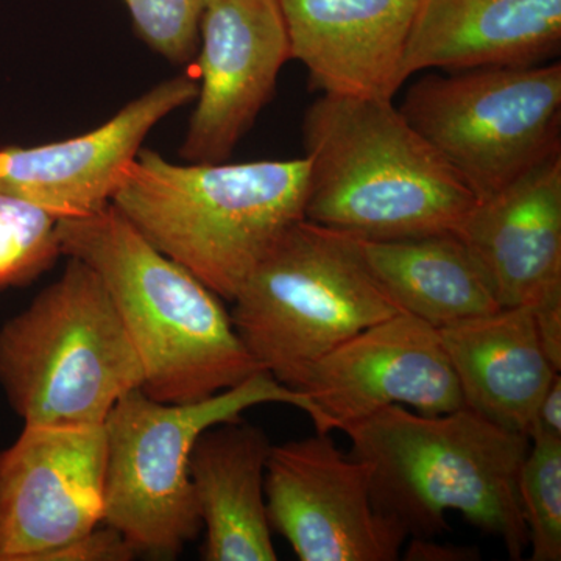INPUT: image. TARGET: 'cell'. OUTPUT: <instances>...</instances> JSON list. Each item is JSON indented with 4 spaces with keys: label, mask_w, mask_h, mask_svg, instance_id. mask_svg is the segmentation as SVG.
Listing matches in <instances>:
<instances>
[{
    "label": "cell",
    "mask_w": 561,
    "mask_h": 561,
    "mask_svg": "<svg viewBox=\"0 0 561 561\" xmlns=\"http://www.w3.org/2000/svg\"><path fill=\"white\" fill-rule=\"evenodd\" d=\"M105 471V424H24L0 451V561H49L101 526Z\"/></svg>",
    "instance_id": "10"
},
{
    "label": "cell",
    "mask_w": 561,
    "mask_h": 561,
    "mask_svg": "<svg viewBox=\"0 0 561 561\" xmlns=\"http://www.w3.org/2000/svg\"><path fill=\"white\" fill-rule=\"evenodd\" d=\"M321 434L343 431L389 405L442 415L465 408L440 332L408 312L353 335L313 367L301 389Z\"/></svg>",
    "instance_id": "11"
},
{
    "label": "cell",
    "mask_w": 561,
    "mask_h": 561,
    "mask_svg": "<svg viewBox=\"0 0 561 561\" xmlns=\"http://www.w3.org/2000/svg\"><path fill=\"white\" fill-rule=\"evenodd\" d=\"M342 432L351 456L371 471L376 507L409 535L431 538L449 530L446 513L501 538L522 560L529 537L519 501L527 435L504 430L471 409L421 415L389 405Z\"/></svg>",
    "instance_id": "4"
},
{
    "label": "cell",
    "mask_w": 561,
    "mask_h": 561,
    "mask_svg": "<svg viewBox=\"0 0 561 561\" xmlns=\"http://www.w3.org/2000/svg\"><path fill=\"white\" fill-rule=\"evenodd\" d=\"M308 158L187 162L140 149L111 205L165 256L232 301L262 257L305 219Z\"/></svg>",
    "instance_id": "3"
},
{
    "label": "cell",
    "mask_w": 561,
    "mask_h": 561,
    "mask_svg": "<svg viewBox=\"0 0 561 561\" xmlns=\"http://www.w3.org/2000/svg\"><path fill=\"white\" fill-rule=\"evenodd\" d=\"M529 440L535 438H556L561 440V376L553 378L551 386L542 394L534 419H531Z\"/></svg>",
    "instance_id": "24"
},
{
    "label": "cell",
    "mask_w": 561,
    "mask_h": 561,
    "mask_svg": "<svg viewBox=\"0 0 561 561\" xmlns=\"http://www.w3.org/2000/svg\"><path fill=\"white\" fill-rule=\"evenodd\" d=\"M195 110L181 146L187 162H224L271 101L289 38L276 0H209L201 22Z\"/></svg>",
    "instance_id": "12"
},
{
    "label": "cell",
    "mask_w": 561,
    "mask_h": 561,
    "mask_svg": "<svg viewBox=\"0 0 561 561\" xmlns=\"http://www.w3.org/2000/svg\"><path fill=\"white\" fill-rule=\"evenodd\" d=\"M561 46V0H420L402 79L546 62Z\"/></svg>",
    "instance_id": "16"
},
{
    "label": "cell",
    "mask_w": 561,
    "mask_h": 561,
    "mask_svg": "<svg viewBox=\"0 0 561 561\" xmlns=\"http://www.w3.org/2000/svg\"><path fill=\"white\" fill-rule=\"evenodd\" d=\"M457 236L485 272L501 308L561 291V151L476 203Z\"/></svg>",
    "instance_id": "15"
},
{
    "label": "cell",
    "mask_w": 561,
    "mask_h": 561,
    "mask_svg": "<svg viewBox=\"0 0 561 561\" xmlns=\"http://www.w3.org/2000/svg\"><path fill=\"white\" fill-rule=\"evenodd\" d=\"M300 61L321 94L393 102L420 0H276Z\"/></svg>",
    "instance_id": "14"
},
{
    "label": "cell",
    "mask_w": 561,
    "mask_h": 561,
    "mask_svg": "<svg viewBox=\"0 0 561 561\" xmlns=\"http://www.w3.org/2000/svg\"><path fill=\"white\" fill-rule=\"evenodd\" d=\"M62 256L98 273L140 364V390L184 404L239 386L262 371L216 291L151 245L113 205L58 220Z\"/></svg>",
    "instance_id": "2"
},
{
    "label": "cell",
    "mask_w": 561,
    "mask_h": 561,
    "mask_svg": "<svg viewBox=\"0 0 561 561\" xmlns=\"http://www.w3.org/2000/svg\"><path fill=\"white\" fill-rule=\"evenodd\" d=\"M142 382V364L108 291L73 257L0 328V386L24 424H105Z\"/></svg>",
    "instance_id": "6"
},
{
    "label": "cell",
    "mask_w": 561,
    "mask_h": 561,
    "mask_svg": "<svg viewBox=\"0 0 561 561\" xmlns=\"http://www.w3.org/2000/svg\"><path fill=\"white\" fill-rule=\"evenodd\" d=\"M301 131L312 224L364 241L457 234L478 203L393 102L321 94Z\"/></svg>",
    "instance_id": "1"
},
{
    "label": "cell",
    "mask_w": 561,
    "mask_h": 561,
    "mask_svg": "<svg viewBox=\"0 0 561 561\" xmlns=\"http://www.w3.org/2000/svg\"><path fill=\"white\" fill-rule=\"evenodd\" d=\"M538 341L553 368L561 371V291L531 305Z\"/></svg>",
    "instance_id": "23"
},
{
    "label": "cell",
    "mask_w": 561,
    "mask_h": 561,
    "mask_svg": "<svg viewBox=\"0 0 561 561\" xmlns=\"http://www.w3.org/2000/svg\"><path fill=\"white\" fill-rule=\"evenodd\" d=\"M404 559L409 561H471L479 560V552L471 548L438 545V542H431L427 538L415 537L409 545Z\"/></svg>",
    "instance_id": "25"
},
{
    "label": "cell",
    "mask_w": 561,
    "mask_h": 561,
    "mask_svg": "<svg viewBox=\"0 0 561 561\" xmlns=\"http://www.w3.org/2000/svg\"><path fill=\"white\" fill-rule=\"evenodd\" d=\"M359 242L373 275L402 311L437 330L501 309L481 264L454 232Z\"/></svg>",
    "instance_id": "19"
},
{
    "label": "cell",
    "mask_w": 561,
    "mask_h": 561,
    "mask_svg": "<svg viewBox=\"0 0 561 561\" xmlns=\"http://www.w3.org/2000/svg\"><path fill=\"white\" fill-rule=\"evenodd\" d=\"M209 0H124L140 39L165 60L184 65L198 51Z\"/></svg>",
    "instance_id": "22"
},
{
    "label": "cell",
    "mask_w": 561,
    "mask_h": 561,
    "mask_svg": "<svg viewBox=\"0 0 561 561\" xmlns=\"http://www.w3.org/2000/svg\"><path fill=\"white\" fill-rule=\"evenodd\" d=\"M191 73L161 81L110 121L76 138L0 150V191L39 206L57 220L80 219L108 206L122 169L173 111L195 101Z\"/></svg>",
    "instance_id": "13"
},
{
    "label": "cell",
    "mask_w": 561,
    "mask_h": 561,
    "mask_svg": "<svg viewBox=\"0 0 561 561\" xmlns=\"http://www.w3.org/2000/svg\"><path fill=\"white\" fill-rule=\"evenodd\" d=\"M400 111L482 202L560 153L561 65L424 77Z\"/></svg>",
    "instance_id": "8"
},
{
    "label": "cell",
    "mask_w": 561,
    "mask_h": 561,
    "mask_svg": "<svg viewBox=\"0 0 561 561\" xmlns=\"http://www.w3.org/2000/svg\"><path fill=\"white\" fill-rule=\"evenodd\" d=\"M438 332L465 408L529 434L535 409L560 373L538 341L531 306L501 308Z\"/></svg>",
    "instance_id": "18"
},
{
    "label": "cell",
    "mask_w": 561,
    "mask_h": 561,
    "mask_svg": "<svg viewBox=\"0 0 561 561\" xmlns=\"http://www.w3.org/2000/svg\"><path fill=\"white\" fill-rule=\"evenodd\" d=\"M531 561L561 560V440L535 438L519 472Z\"/></svg>",
    "instance_id": "21"
},
{
    "label": "cell",
    "mask_w": 561,
    "mask_h": 561,
    "mask_svg": "<svg viewBox=\"0 0 561 561\" xmlns=\"http://www.w3.org/2000/svg\"><path fill=\"white\" fill-rule=\"evenodd\" d=\"M262 404H287L320 413L311 398L262 370L205 400L169 404L140 389L122 397L105 421L106 471L103 523L140 556L175 559L202 530L191 482V454L198 437L241 420Z\"/></svg>",
    "instance_id": "7"
},
{
    "label": "cell",
    "mask_w": 561,
    "mask_h": 561,
    "mask_svg": "<svg viewBox=\"0 0 561 561\" xmlns=\"http://www.w3.org/2000/svg\"><path fill=\"white\" fill-rule=\"evenodd\" d=\"M231 302L251 356L297 391L332 350L404 312L373 275L359 239L306 219L280 236Z\"/></svg>",
    "instance_id": "5"
},
{
    "label": "cell",
    "mask_w": 561,
    "mask_h": 561,
    "mask_svg": "<svg viewBox=\"0 0 561 561\" xmlns=\"http://www.w3.org/2000/svg\"><path fill=\"white\" fill-rule=\"evenodd\" d=\"M62 256L58 220L0 191V291L27 286Z\"/></svg>",
    "instance_id": "20"
},
{
    "label": "cell",
    "mask_w": 561,
    "mask_h": 561,
    "mask_svg": "<svg viewBox=\"0 0 561 561\" xmlns=\"http://www.w3.org/2000/svg\"><path fill=\"white\" fill-rule=\"evenodd\" d=\"M265 502L272 530L301 561H394L409 535L376 507L370 467L321 432L272 445Z\"/></svg>",
    "instance_id": "9"
},
{
    "label": "cell",
    "mask_w": 561,
    "mask_h": 561,
    "mask_svg": "<svg viewBox=\"0 0 561 561\" xmlns=\"http://www.w3.org/2000/svg\"><path fill=\"white\" fill-rule=\"evenodd\" d=\"M272 443L242 420L203 432L191 454V482L205 529V561H275L265 502Z\"/></svg>",
    "instance_id": "17"
}]
</instances>
